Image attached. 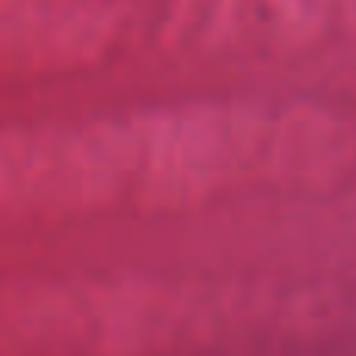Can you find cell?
I'll return each mask as SVG.
<instances>
[{"label": "cell", "mask_w": 356, "mask_h": 356, "mask_svg": "<svg viewBox=\"0 0 356 356\" xmlns=\"http://www.w3.org/2000/svg\"><path fill=\"white\" fill-rule=\"evenodd\" d=\"M66 31L63 0H0V72L54 54Z\"/></svg>", "instance_id": "1"}]
</instances>
